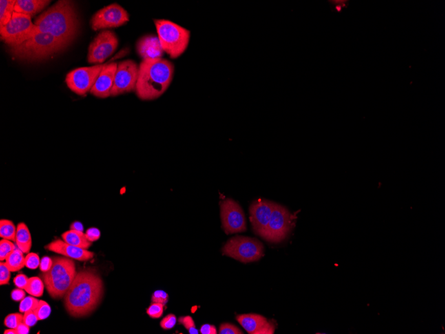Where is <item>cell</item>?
<instances>
[{"label":"cell","instance_id":"52a82bcc","mask_svg":"<svg viewBox=\"0 0 445 334\" xmlns=\"http://www.w3.org/2000/svg\"><path fill=\"white\" fill-rule=\"evenodd\" d=\"M37 33V28L33 23L32 17L15 12L10 22L0 27L1 39L8 47L19 45Z\"/></svg>","mask_w":445,"mask_h":334},{"label":"cell","instance_id":"60d3db41","mask_svg":"<svg viewBox=\"0 0 445 334\" xmlns=\"http://www.w3.org/2000/svg\"><path fill=\"white\" fill-rule=\"evenodd\" d=\"M53 265V259L48 257V256H44L40 260V264H39V269L43 272H47L52 268Z\"/></svg>","mask_w":445,"mask_h":334},{"label":"cell","instance_id":"ac0fdd59","mask_svg":"<svg viewBox=\"0 0 445 334\" xmlns=\"http://www.w3.org/2000/svg\"><path fill=\"white\" fill-rule=\"evenodd\" d=\"M46 249L49 251L54 252L66 257L78 261H88L94 258V254L88 249L81 248L68 244L60 239H57L46 245Z\"/></svg>","mask_w":445,"mask_h":334},{"label":"cell","instance_id":"ffe728a7","mask_svg":"<svg viewBox=\"0 0 445 334\" xmlns=\"http://www.w3.org/2000/svg\"><path fill=\"white\" fill-rule=\"evenodd\" d=\"M50 2L47 0H16L14 12L32 17L43 11Z\"/></svg>","mask_w":445,"mask_h":334},{"label":"cell","instance_id":"f35d334b","mask_svg":"<svg viewBox=\"0 0 445 334\" xmlns=\"http://www.w3.org/2000/svg\"><path fill=\"white\" fill-rule=\"evenodd\" d=\"M86 235L88 240L93 243L100 238L101 232L100 230L96 228V227H90V228L88 229L87 231H86Z\"/></svg>","mask_w":445,"mask_h":334},{"label":"cell","instance_id":"f1b7e54d","mask_svg":"<svg viewBox=\"0 0 445 334\" xmlns=\"http://www.w3.org/2000/svg\"><path fill=\"white\" fill-rule=\"evenodd\" d=\"M39 300L34 298V296H27L22 300L19 304V310L21 313H25L30 310H34Z\"/></svg>","mask_w":445,"mask_h":334},{"label":"cell","instance_id":"484cf974","mask_svg":"<svg viewBox=\"0 0 445 334\" xmlns=\"http://www.w3.org/2000/svg\"><path fill=\"white\" fill-rule=\"evenodd\" d=\"M44 287L45 284L40 278L32 277L29 278L25 290L26 293L34 297H41L44 294Z\"/></svg>","mask_w":445,"mask_h":334},{"label":"cell","instance_id":"d6a6232c","mask_svg":"<svg viewBox=\"0 0 445 334\" xmlns=\"http://www.w3.org/2000/svg\"><path fill=\"white\" fill-rule=\"evenodd\" d=\"M11 271L8 268L6 262L0 263V285H8L10 284Z\"/></svg>","mask_w":445,"mask_h":334},{"label":"cell","instance_id":"bcb514c9","mask_svg":"<svg viewBox=\"0 0 445 334\" xmlns=\"http://www.w3.org/2000/svg\"><path fill=\"white\" fill-rule=\"evenodd\" d=\"M4 334H17L16 329L9 328L4 331Z\"/></svg>","mask_w":445,"mask_h":334},{"label":"cell","instance_id":"7a4b0ae2","mask_svg":"<svg viewBox=\"0 0 445 334\" xmlns=\"http://www.w3.org/2000/svg\"><path fill=\"white\" fill-rule=\"evenodd\" d=\"M34 24L38 33L52 34L68 46L78 34L79 20L74 2L59 0L37 16Z\"/></svg>","mask_w":445,"mask_h":334},{"label":"cell","instance_id":"7402d4cb","mask_svg":"<svg viewBox=\"0 0 445 334\" xmlns=\"http://www.w3.org/2000/svg\"><path fill=\"white\" fill-rule=\"evenodd\" d=\"M61 238L62 240L68 244L85 249H89L92 245V242H91L86 237V233L84 234L82 232L70 229L64 232L61 235Z\"/></svg>","mask_w":445,"mask_h":334},{"label":"cell","instance_id":"b9f144b4","mask_svg":"<svg viewBox=\"0 0 445 334\" xmlns=\"http://www.w3.org/2000/svg\"><path fill=\"white\" fill-rule=\"evenodd\" d=\"M11 297L15 302H21L26 298V293L23 289L18 288L13 289L11 293Z\"/></svg>","mask_w":445,"mask_h":334},{"label":"cell","instance_id":"2e32d148","mask_svg":"<svg viewBox=\"0 0 445 334\" xmlns=\"http://www.w3.org/2000/svg\"><path fill=\"white\" fill-rule=\"evenodd\" d=\"M236 319L249 334H273L276 330L273 323L258 314H242Z\"/></svg>","mask_w":445,"mask_h":334},{"label":"cell","instance_id":"f6af8a7d","mask_svg":"<svg viewBox=\"0 0 445 334\" xmlns=\"http://www.w3.org/2000/svg\"><path fill=\"white\" fill-rule=\"evenodd\" d=\"M70 229L76 230V231L83 232V225L82 223L79 222H74L70 225Z\"/></svg>","mask_w":445,"mask_h":334},{"label":"cell","instance_id":"5b68a950","mask_svg":"<svg viewBox=\"0 0 445 334\" xmlns=\"http://www.w3.org/2000/svg\"><path fill=\"white\" fill-rule=\"evenodd\" d=\"M77 274L76 264L73 259L54 257L52 268L41 275L48 293L54 299L65 296Z\"/></svg>","mask_w":445,"mask_h":334},{"label":"cell","instance_id":"5bb4252c","mask_svg":"<svg viewBox=\"0 0 445 334\" xmlns=\"http://www.w3.org/2000/svg\"><path fill=\"white\" fill-rule=\"evenodd\" d=\"M223 228L227 234L246 231V219L242 208L236 201L226 199L221 202Z\"/></svg>","mask_w":445,"mask_h":334},{"label":"cell","instance_id":"ab89813d","mask_svg":"<svg viewBox=\"0 0 445 334\" xmlns=\"http://www.w3.org/2000/svg\"><path fill=\"white\" fill-rule=\"evenodd\" d=\"M28 280L29 278L27 276L22 274H18L14 278V283L15 286L18 288L25 289L28 285Z\"/></svg>","mask_w":445,"mask_h":334},{"label":"cell","instance_id":"74e56055","mask_svg":"<svg viewBox=\"0 0 445 334\" xmlns=\"http://www.w3.org/2000/svg\"><path fill=\"white\" fill-rule=\"evenodd\" d=\"M39 320L34 313V310H30L24 313L23 322L29 327L34 326Z\"/></svg>","mask_w":445,"mask_h":334},{"label":"cell","instance_id":"d6986e66","mask_svg":"<svg viewBox=\"0 0 445 334\" xmlns=\"http://www.w3.org/2000/svg\"><path fill=\"white\" fill-rule=\"evenodd\" d=\"M136 50L143 59L162 58L164 52L158 36L154 35L141 37L137 41Z\"/></svg>","mask_w":445,"mask_h":334},{"label":"cell","instance_id":"3957f363","mask_svg":"<svg viewBox=\"0 0 445 334\" xmlns=\"http://www.w3.org/2000/svg\"><path fill=\"white\" fill-rule=\"evenodd\" d=\"M174 70V64L166 59H143L139 66L137 97L142 100H153L162 96L172 83Z\"/></svg>","mask_w":445,"mask_h":334},{"label":"cell","instance_id":"7c38bea8","mask_svg":"<svg viewBox=\"0 0 445 334\" xmlns=\"http://www.w3.org/2000/svg\"><path fill=\"white\" fill-rule=\"evenodd\" d=\"M118 45V38L114 32L104 30L99 33L90 44L88 55V62L103 63L116 52Z\"/></svg>","mask_w":445,"mask_h":334},{"label":"cell","instance_id":"4fadbf2b","mask_svg":"<svg viewBox=\"0 0 445 334\" xmlns=\"http://www.w3.org/2000/svg\"><path fill=\"white\" fill-rule=\"evenodd\" d=\"M138 73L139 66L134 61L128 59L119 62L111 96H117L136 90Z\"/></svg>","mask_w":445,"mask_h":334},{"label":"cell","instance_id":"836d02e7","mask_svg":"<svg viewBox=\"0 0 445 334\" xmlns=\"http://www.w3.org/2000/svg\"><path fill=\"white\" fill-rule=\"evenodd\" d=\"M26 267L28 269H35L39 267L40 259L35 253H29L26 257Z\"/></svg>","mask_w":445,"mask_h":334},{"label":"cell","instance_id":"8d00e7d4","mask_svg":"<svg viewBox=\"0 0 445 334\" xmlns=\"http://www.w3.org/2000/svg\"><path fill=\"white\" fill-rule=\"evenodd\" d=\"M169 300V295L163 290H156L153 294L152 297V302L159 303L165 306Z\"/></svg>","mask_w":445,"mask_h":334},{"label":"cell","instance_id":"1f68e13d","mask_svg":"<svg viewBox=\"0 0 445 334\" xmlns=\"http://www.w3.org/2000/svg\"><path fill=\"white\" fill-rule=\"evenodd\" d=\"M163 305L159 304V303L152 302L150 306L147 309V315L154 318V319H158L163 316Z\"/></svg>","mask_w":445,"mask_h":334},{"label":"cell","instance_id":"277c9868","mask_svg":"<svg viewBox=\"0 0 445 334\" xmlns=\"http://www.w3.org/2000/svg\"><path fill=\"white\" fill-rule=\"evenodd\" d=\"M67 47L54 35L39 32L19 45L9 47L8 50L13 58L33 62L47 59Z\"/></svg>","mask_w":445,"mask_h":334},{"label":"cell","instance_id":"4316f807","mask_svg":"<svg viewBox=\"0 0 445 334\" xmlns=\"http://www.w3.org/2000/svg\"><path fill=\"white\" fill-rule=\"evenodd\" d=\"M16 248L12 241L3 239L0 241V260L1 262L7 259L12 252Z\"/></svg>","mask_w":445,"mask_h":334},{"label":"cell","instance_id":"9c48e42d","mask_svg":"<svg viewBox=\"0 0 445 334\" xmlns=\"http://www.w3.org/2000/svg\"><path fill=\"white\" fill-rule=\"evenodd\" d=\"M294 222L295 217L285 207L276 203L269 223L261 237L267 242H280L293 229Z\"/></svg>","mask_w":445,"mask_h":334},{"label":"cell","instance_id":"9a60e30c","mask_svg":"<svg viewBox=\"0 0 445 334\" xmlns=\"http://www.w3.org/2000/svg\"><path fill=\"white\" fill-rule=\"evenodd\" d=\"M276 203L259 199L254 201L250 206V220L256 234L262 236L269 223Z\"/></svg>","mask_w":445,"mask_h":334},{"label":"cell","instance_id":"30bf717a","mask_svg":"<svg viewBox=\"0 0 445 334\" xmlns=\"http://www.w3.org/2000/svg\"><path fill=\"white\" fill-rule=\"evenodd\" d=\"M108 64L92 67L77 68L68 73L66 78V82L68 88L79 96H83L87 94L88 92H90L96 83L104 66Z\"/></svg>","mask_w":445,"mask_h":334},{"label":"cell","instance_id":"cb8c5ba5","mask_svg":"<svg viewBox=\"0 0 445 334\" xmlns=\"http://www.w3.org/2000/svg\"><path fill=\"white\" fill-rule=\"evenodd\" d=\"M16 0L0 1V27L6 26L12 19Z\"/></svg>","mask_w":445,"mask_h":334},{"label":"cell","instance_id":"ee69618b","mask_svg":"<svg viewBox=\"0 0 445 334\" xmlns=\"http://www.w3.org/2000/svg\"><path fill=\"white\" fill-rule=\"evenodd\" d=\"M30 327L25 323L22 322L15 329L17 334H28L30 332Z\"/></svg>","mask_w":445,"mask_h":334},{"label":"cell","instance_id":"4dcf8cb0","mask_svg":"<svg viewBox=\"0 0 445 334\" xmlns=\"http://www.w3.org/2000/svg\"><path fill=\"white\" fill-rule=\"evenodd\" d=\"M179 324L183 325L187 329L190 334H198L199 331L196 328V324L191 316H181L179 318Z\"/></svg>","mask_w":445,"mask_h":334},{"label":"cell","instance_id":"ba28073f","mask_svg":"<svg viewBox=\"0 0 445 334\" xmlns=\"http://www.w3.org/2000/svg\"><path fill=\"white\" fill-rule=\"evenodd\" d=\"M223 253L241 262H256L264 253V247L257 239L236 236L230 239L223 247Z\"/></svg>","mask_w":445,"mask_h":334},{"label":"cell","instance_id":"8fae6325","mask_svg":"<svg viewBox=\"0 0 445 334\" xmlns=\"http://www.w3.org/2000/svg\"><path fill=\"white\" fill-rule=\"evenodd\" d=\"M130 20L127 11L117 4L106 6L93 15L90 24L93 30L115 28L125 25Z\"/></svg>","mask_w":445,"mask_h":334},{"label":"cell","instance_id":"d590c367","mask_svg":"<svg viewBox=\"0 0 445 334\" xmlns=\"http://www.w3.org/2000/svg\"><path fill=\"white\" fill-rule=\"evenodd\" d=\"M177 323V317L174 314H169L166 316L163 320L161 321L160 326L164 330H169L176 326Z\"/></svg>","mask_w":445,"mask_h":334},{"label":"cell","instance_id":"8992f818","mask_svg":"<svg viewBox=\"0 0 445 334\" xmlns=\"http://www.w3.org/2000/svg\"><path fill=\"white\" fill-rule=\"evenodd\" d=\"M154 22L163 52L172 59L181 56L189 45L190 31L166 19H154Z\"/></svg>","mask_w":445,"mask_h":334},{"label":"cell","instance_id":"7bdbcfd3","mask_svg":"<svg viewBox=\"0 0 445 334\" xmlns=\"http://www.w3.org/2000/svg\"><path fill=\"white\" fill-rule=\"evenodd\" d=\"M200 332L201 334H217L218 331L216 326L210 324H204L201 327Z\"/></svg>","mask_w":445,"mask_h":334},{"label":"cell","instance_id":"44dd1931","mask_svg":"<svg viewBox=\"0 0 445 334\" xmlns=\"http://www.w3.org/2000/svg\"><path fill=\"white\" fill-rule=\"evenodd\" d=\"M15 243L24 254L30 253L32 247V238L30 229L25 223L20 222L17 225Z\"/></svg>","mask_w":445,"mask_h":334},{"label":"cell","instance_id":"83f0119b","mask_svg":"<svg viewBox=\"0 0 445 334\" xmlns=\"http://www.w3.org/2000/svg\"><path fill=\"white\" fill-rule=\"evenodd\" d=\"M34 313L39 320L47 319L50 316L52 309L50 305L44 300H39V304L35 307Z\"/></svg>","mask_w":445,"mask_h":334},{"label":"cell","instance_id":"e575fe53","mask_svg":"<svg viewBox=\"0 0 445 334\" xmlns=\"http://www.w3.org/2000/svg\"><path fill=\"white\" fill-rule=\"evenodd\" d=\"M219 333L220 334H243V331L239 327L229 323H224L219 327Z\"/></svg>","mask_w":445,"mask_h":334},{"label":"cell","instance_id":"e0dca14e","mask_svg":"<svg viewBox=\"0 0 445 334\" xmlns=\"http://www.w3.org/2000/svg\"><path fill=\"white\" fill-rule=\"evenodd\" d=\"M117 65L118 64L116 62H110L104 66L96 83L90 90L91 94L99 98H107L111 96Z\"/></svg>","mask_w":445,"mask_h":334},{"label":"cell","instance_id":"d4e9b609","mask_svg":"<svg viewBox=\"0 0 445 334\" xmlns=\"http://www.w3.org/2000/svg\"><path fill=\"white\" fill-rule=\"evenodd\" d=\"M17 226H15L12 221L3 219L0 221V237L15 242Z\"/></svg>","mask_w":445,"mask_h":334},{"label":"cell","instance_id":"6da1fadb","mask_svg":"<svg viewBox=\"0 0 445 334\" xmlns=\"http://www.w3.org/2000/svg\"><path fill=\"white\" fill-rule=\"evenodd\" d=\"M103 294L102 279L96 269L88 267L77 273L64 296V306L72 317H87L100 304Z\"/></svg>","mask_w":445,"mask_h":334},{"label":"cell","instance_id":"f546056e","mask_svg":"<svg viewBox=\"0 0 445 334\" xmlns=\"http://www.w3.org/2000/svg\"><path fill=\"white\" fill-rule=\"evenodd\" d=\"M23 319L24 316L21 314H9L4 320V325L9 328L15 329L22 322H23Z\"/></svg>","mask_w":445,"mask_h":334},{"label":"cell","instance_id":"603a6c76","mask_svg":"<svg viewBox=\"0 0 445 334\" xmlns=\"http://www.w3.org/2000/svg\"><path fill=\"white\" fill-rule=\"evenodd\" d=\"M26 258L24 257L23 252L16 247L12 254L6 260V264L11 272H15L21 270L26 266Z\"/></svg>","mask_w":445,"mask_h":334}]
</instances>
